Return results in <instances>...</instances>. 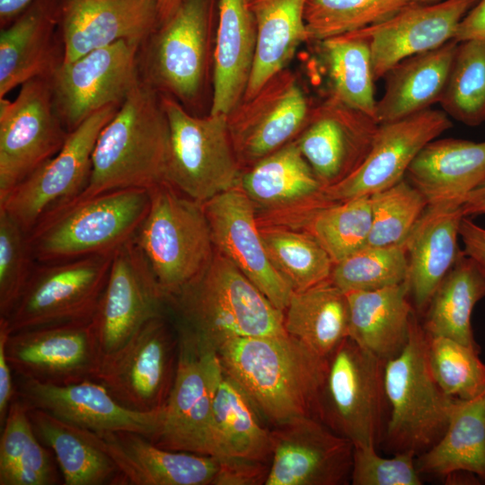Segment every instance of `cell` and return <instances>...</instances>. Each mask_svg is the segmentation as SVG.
I'll use <instances>...</instances> for the list:
<instances>
[{"label":"cell","mask_w":485,"mask_h":485,"mask_svg":"<svg viewBox=\"0 0 485 485\" xmlns=\"http://www.w3.org/2000/svg\"><path fill=\"white\" fill-rule=\"evenodd\" d=\"M284 328L318 355L328 357L348 337L346 293L331 280L293 291L284 311Z\"/></svg>","instance_id":"cell-39"},{"label":"cell","mask_w":485,"mask_h":485,"mask_svg":"<svg viewBox=\"0 0 485 485\" xmlns=\"http://www.w3.org/2000/svg\"><path fill=\"white\" fill-rule=\"evenodd\" d=\"M56 25L53 13L37 4L1 30L0 98L30 80L48 78L63 62Z\"/></svg>","instance_id":"cell-30"},{"label":"cell","mask_w":485,"mask_h":485,"mask_svg":"<svg viewBox=\"0 0 485 485\" xmlns=\"http://www.w3.org/2000/svg\"><path fill=\"white\" fill-rule=\"evenodd\" d=\"M308 232L335 263L367 245L372 228L370 197L332 202L314 212Z\"/></svg>","instance_id":"cell-44"},{"label":"cell","mask_w":485,"mask_h":485,"mask_svg":"<svg viewBox=\"0 0 485 485\" xmlns=\"http://www.w3.org/2000/svg\"><path fill=\"white\" fill-rule=\"evenodd\" d=\"M463 251L485 271V227L463 216L459 230Z\"/></svg>","instance_id":"cell-53"},{"label":"cell","mask_w":485,"mask_h":485,"mask_svg":"<svg viewBox=\"0 0 485 485\" xmlns=\"http://www.w3.org/2000/svg\"><path fill=\"white\" fill-rule=\"evenodd\" d=\"M240 186L254 204L269 207L294 203L319 209L333 202L325 197L296 141L254 163Z\"/></svg>","instance_id":"cell-34"},{"label":"cell","mask_w":485,"mask_h":485,"mask_svg":"<svg viewBox=\"0 0 485 485\" xmlns=\"http://www.w3.org/2000/svg\"><path fill=\"white\" fill-rule=\"evenodd\" d=\"M133 239L114 252L93 320L102 355L118 349L167 309L166 298Z\"/></svg>","instance_id":"cell-20"},{"label":"cell","mask_w":485,"mask_h":485,"mask_svg":"<svg viewBox=\"0 0 485 485\" xmlns=\"http://www.w3.org/2000/svg\"><path fill=\"white\" fill-rule=\"evenodd\" d=\"M5 355L14 376L66 385L93 379L102 353L90 321L12 332Z\"/></svg>","instance_id":"cell-16"},{"label":"cell","mask_w":485,"mask_h":485,"mask_svg":"<svg viewBox=\"0 0 485 485\" xmlns=\"http://www.w3.org/2000/svg\"><path fill=\"white\" fill-rule=\"evenodd\" d=\"M119 106H107L69 132L62 148L0 200L27 233L48 213L76 198L86 188L97 138Z\"/></svg>","instance_id":"cell-13"},{"label":"cell","mask_w":485,"mask_h":485,"mask_svg":"<svg viewBox=\"0 0 485 485\" xmlns=\"http://www.w3.org/2000/svg\"><path fill=\"white\" fill-rule=\"evenodd\" d=\"M408 271L404 243L366 245L335 263L330 280L343 292L376 290L405 282Z\"/></svg>","instance_id":"cell-46"},{"label":"cell","mask_w":485,"mask_h":485,"mask_svg":"<svg viewBox=\"0 0 485 485\" xmlns=\"http://www.w3.org/2000/svg\"><path fill=\"white\" fill-rule=\"evenodd\" d=\"M427 337L431 371L449 397L467 401L485 394V363L479 348L445 337Z\"/></svg>","instance_id":"cell-47"},{"label":"cell","mask_w":485,"mask_h":485,"mask_svg":"<svg viewBox=\"0 0 485 485\" xmlns=\"http://www.w3.org/2000/svg\"><path fill=\"white\" fill-rule=\"evenodd\" d=\"M413 0H308L305 25L308 40L354 32L382 22Z\"/></svg>","instance_id":"cell-45"},{"label":"cell","mask_w":485,"mask_h":485,"mask_svg":"<svg viewBox=\"0 0 485 485\" xmlns=\"http://www.w3.org/2000/svg\"><path fill=\"white\" fill-rule=\"evenodd\" d=\"M179 359V337L165 315L146 322L126 343L101 356L93 380L125 408L161 410L172 388Z\"/></svg>","instance_id":"cell-11"},{"label":"cell","mask_w":485,"mask_h":485,"mask_svg":"<svg viewBox=\"0 0 485 485\" xmlns=\"http://www.w3.org/2000/svg\"><path fill=\"white\" fill-rule=\"evenodd\" d=\"M354 445L317 419L297 418L271 428L265 485H344L350 481Z\"/></svg>","instance_id":"cell-19"},{"label":"cell","mask_w":485,"mask_h":485,"mask_svg":"<svg viewBox=\"0 0 485 485\" xmlns=\"http://www.w3.org/2000/svg\"><path fill=\"white\" fill-rule=\"evenodd\" d=\"M462 210L464 216L485 215V181L464 198Z\"/></svg>","instance_id":"cell-55"},{"label":"cell","mask_w":485,"mask_h":485,"mask_svg":"<svg viewBox=\"0 0 485 485\" xmlns=\"http://www.w3.org/2000/svg\"><path fill=\"white\" fill-rule=\"evenodd\" d=\"M231 378L224 376L216 389L211 417V456L270 463L271 428Z\"/></svg>","instance_id":"cell-37"},{"label":"cell","mask_w":485,"mask_h":485,"mask_svg":"<svg viewBox=\"0 0 485 485\" xmlns=\"http://www.w3.org/2000/svg\"><path fill=\"white\" fill-rule=\"evenodd\" d=\"M405 178L424 196L428 206L462 205L485 181V141L436 138L420 150Z\"/></svg>","instance_id":"cell-28"},{"label":"cell","mask_w":485,"mask_h":485,"mask_svg":"<svg viewBox=\"0 0 485 485\" xmlns=\"http://www.w3.org/2000/svg\"><path fill=\"white\" fill-rule=\"evenodd\" d=\"M33 0H0L1 25L6 26L14 17L27 9Z\"/></svg>","instance_id":"cell-56"},{"label":"cell","mask_w":485,"mask_h":485,"mask_svg":"<svg viewBox=\"0 0 485 485\" xmlns=\"http://www.w3.org/2000/svg\"><path fill=\"white\" fill-rule=\"evenodd\" d=\"M455 40L406 57L384 75V90L376 101V121L392 122L439 103L458 46Z\"/></svg>","instance_id":"cell-31"},{"label":"cell","mask_w":485,"mask_h":485,"mask_svg":"<svg viewBox=\"0 0 485 485\" xmlns=\"http://www.w3.org/2000/svg\"><path fill=\"white\" fill-rule=\"evenodd\" d=\"M257 47L248 0H219L210 113L227 115L243 98Z\"/></svg>","instance_id":"cell-29"},{"label":"cell","mask_w":485,"mask_h":485,"mask_svg":"<svg viewBox=\"0 0 485 485\" xmlns=\"http://www.w3.org/2000/svg\"><path fill=\"white\" fill-rule=\"evenodd\" d=\"M116 465L120 485H213L215 456L162 448L132 431L96 433Z\"/></svg>","instance_id":"cell-26"},{"label":"cell","mask_w":485,"mask_h":485,"mask_svg":"<svg viewBox=\"0 0 485 485\" xmlns=\"http://www.w3.org/2000/svg\"><path fill=\"white\" fill-rule=\"evenodd\" d=\"M308 0H248L257 31L255 58L242 99L253 96L286 68L308 40L304 14Z\"/></svg>","instance_id":"cell-36"},{"label":"cell","mask_w":485,"mask_h":485,"mask_svg":"<svg viewBox=\"0 0 485 485\" xmlns=\"http://www.w3.org/2000/svg\"><path fill=\"white\" fill-rule=\"evenodd\" d=\"M223 376L216 352L179 340L174 383L150 441L167 450L211 455L212 406Z\"/></svg>","instance_id":"cell-15"},{"label":"cell","mask_w":485,"mask_h":485,"mask_svg":"<svg viewBox=\"0 0 485 485\" xmlns=\"http://www.w3.org/2000/svg\"><path fill=\"white\" fill-rule=\"evenodd\" d=\"M203 206L215 250L284 313L293 290L269 258L255 219L253 201L236 185Z\"/></svg>","instance_id":"cell-21"},{"label":"cell","mask_w":485,"mask_h":485,"mask_svg":"<svg viewBox=\"0 0 485 485\" xmlns=\"http://www.w3.org/2000/svg\"><path fill=\"white\" fill-rule=\"evenodd\" d=\"M452 127L450 118L436 109L380 123L365 160L345 179L324 188L325 197L341 202L370 197L395 185L405 179L420 150Z\"/></svg>","instance_id":"cell-18"},{"label":"cell","mask_w":485,"mask_h":485,"mask_svg":"<svg viewBox=\"0 0 485 485\" xmlns=\"http://www.w3.org/2000/svg\"><path fill=\"white\" fill-rule=\"evenodd\" d=\"M139 48L119 40L55 69L48 77L54 105L68 132L98 110L120 106L140 81Z\"/></svg>","instance_id":"cell-14"},{"label":"cell","mask_w":485,"mask_h":485,"mask_svg":"<svg viewBox=\"0 0 485 485\" xmlns=\"http://www.w3.org/2000/svg\"><path fill=\"white\" fill-rule=\"evenodd\" d=\"M348 304V337L384 361L401 352L416 312L407 282L376 290L345 292Z\"/></svg>","instance_id":"cell-32"},{"label":"cell","mask_w":485,"mask_h":485,"mask_svg":"<svg viewBox=\"0 0 485 485\" xmlns=\"http://www.w3.org/2000/svg\"><path fill=\"white\" fill-rule=\"evenodd\" d=\"M114 253L36 262L5 317L12 332L90 322L98 309Z\"/></svg>","instance_id":"cell-9"},{"label":"cell","mask_w":485,"mask_h":485,"mask_svg":"<svg viewBox=\"0 0 485 485\" xmlns=\"http://www.w3.org/2000/svg\"><path fill=\"white\" fill-rule=\"evenodd\" d=\"M372 228L367 245L405 242L428 207L424 196L405 178L370 196Z\"/></svg>","instance_id":"cell-48"},{"label":"cell","mask_w":485,"mask_h":485,"mask_svg":"<svg viewBox=\"0 0 485 485\" xmlns=\"http://www.w3.org/2000/svg\"><path fill=\"white\" fill-rule=\"evenodd\" d=\"M160 16L161 23L168 20L186 0H154Z\"/></svg>","instance_id":"cell-57"},{"label":"cell","mask_w":485,"mask_h":485,"mask_svg":"<svg viewBox=\"0 0 485 485\" xmlns=\"http://www.w3.org/2000/svg\"><path fill=\"white\" fill-rule=\"evenodd\" d=\"M315 42L327 77L328 98L375 118V80L367 41L348 33Z\"/></svg>","instance_id":"cell-40"},{"label":"cell","mask_w":485,"mask_h":485,"mask_svg":"<svg viewBox=\"0 0 485 485\" xmlns=\"http://www.w3.org/2000/svg\"><path fill=\"white\" fill-rule=\"evenodd\" d=\"M216 353L224 374L242 388L271 428L297 418L319 419L326 357L295 337L236 338Z\"/></svg>","instance_id":"cell-1"},{"label":"cell","mask_w":485,"mask_h":485,"mask_svg":"<svg viewBox=\"0 0 485 485\" xmlns=\"http://www.w3.org/2000/svg\"><path fill=\"white\" fill-rule=\"evenodd\" d=\"M1 427L0 485L57 484L52 455L37 437L27 405L16 395Z\"/></svg>","instance_id":"cell-41"},{"label":"cell","mask_w":485,"mask_h":485,"mask_svg":"<svg viewBox=\"0 0 485 485\" xmlns=\"http://www.w3.org/2000/svg\"><path fill=\"white\" fill-rule=\"evenodd\" d=\"M160 24L154 0H66L60 23L63 62L119 40L141 47Z\"/></svg>","instance_id":"cell-25"},{"label":"cell","mask_w":485,"mask_h":485,"mask_svg":"<svg viewBox=\"0 0 485 485\" xmlns=\"http://www.w3.org/2000/svg\"><path fill=\"white\" fill-rule=\"evenodd\" d=\"M416 467L421 476L467 473L485 481V394L455 400L444 435L416 457Z\"/></svg>","instance_id":"cell-35"},{"label":"cell","mask_w":485,"mask_h":485,"mask_svg":"<svg viewBox=\"0 0 485 485\" xmlns=\"http://www.w3.org/2000/svg\"><path fill=\"white\" fill-rule=\"evenodd\" d=\"M485 39V0H479L458 25L454 40L458 42Z\"/></svg>","instance_id":"cell-54"},{"label":"cell","mask_w":485,"mask_h":485,"mask_svg":"<svg viewBox=\"0 0 485 485\" xmlns=\"http://www.w3.org/2000/svg\"><path fill=\"white\" fill-rule=\"evenodd\" d=\"M149 192L148 212L133 240L167 299L198 278L216 251L202 203L167 182Z\"/></svg>","instance_id":"cell-6"},{"label":"cell","mask_w":485,"mask_h":485,"mask_svg":"<svg viewBox=\"0 0 485 485\" xmlns=\"http://www.w3.org/2000/svg\"><path fill=\"white\" fill-rule=\"evenodd\" d=\"M485 297V271L461 250L452 268L434 292L421 322L429 337H445L479 348L471 317Z\"/></svg>","instance_id":"cell-38"},{"label":"cell","mask_w":485,"mask_h":485,"mask_svg":"<svg viewBox=\"0 0 485 485\" xmlns=\"http://www.w3.org/2000/svg\"><path fill=\"white\" fill-rule=\"evenodd\" d=\"M68 135L48 78L24 83L13 101L0 98V200L52 158Z\"/></svg>","instance_id":"cell-12"},{"label":"cell","mask_w":485,"mask_h":485,"mask_svg":"<svg viewBox=\"0 0 485 485\" xmlns=\"http://www.w3.org/2000/svg\"><path fill=\"white\" fill-rule=\"evenodd\" d=\"M28 412L37 437L53 452L65 485H120L119 471L95 432L40 409L28 407Z\"/></svg>","instance_id":"cell-33"},{"label":"cell","mask_w":485,"mask_h":485,"mask_svg":"<svg viewBox=\"0 0 485 485\" xmlns=\"http://www.w3.org/2000/svg\"><path fill=\"white\" fill-rule=\"evenodd\" d=\"M413 1L416 3H420V4H431V3H436L442 0H413Z\"/></svg>","instance_id":"cell-58"},{"label":"cell","mask_w":485,"mask_h":485,"mask_svg":"<svg viewBox=\"0 0 485 485\" xmlns=\"http://www.w3.org/2000/svg\"><path fill=\"white\" fill-rule=\"evenodd\" d=\"M11 331L0 318V425L2 426L11 402L15 397L14 375L5 355V343Z\"/></svg>","instance_id":"cell-52"},{"label":"cell","mask_w":485,"mask_h":485,"mask_svg":"<svg viewBox=\"0 0 485 485\" xmlns=\"http://www.w3.org/2000/svg\"><path fill=\"white\" fill-rule=\"evenodd\" d=\"M170 125L165 181L202 204L237 185L240 161L225 114L191 115L163 95Z\"/></svg>","instance_id":"cell-8"},{"label":"cell","mask_w":485,"mask_h":485,"mask_svg":"<svg viewBox=\"0 0 485 485\" xmlns=\"http://www.w3.org/2000/svg\"><path fill=\"white\" fill-rule=\"evenodd\" d=\"M385 363L349 337L326 357L318 419L354 446L377 448L384 440L389 418Z\"/></svg>","instance_id":"cell-7"},{"label":"cell","mask_w":485,"mask_h":485,"mask_svg":"<svg viewBox=\"0 0 485 485\" xmlns=\"http://www.w3.org/2000/svg\"><path fill=\"white\" fill-rule=\"evenodd\" d=\"M35 264L28 233L0 209V317L13 306Z\"/></svg>","instance_id":"cell-49"},{"label":"cell","mask_w":485,"mask_h":485,"mask_svg":"<svg viewBox=\"0 0 485 485\" xmlns=\"http://www.w3.org/2000/svg\"><path fill=\"white\" fill-rule=\"evenodd\" d=\"M211 1L186 0L141 46V80L181 103L199 96L211 61Z\"/></svg>","instance_id":"cell-10"},{"label":"cell","mask_w":485,"mask_h":485,"mask_svg":"<svg viewBox=\"0 0 485 485\" xmlns=\"http://www.w3.org/2000/svg\"><path fill=\"white\" fill-rule=\"evenodd\" d=\"M15 395L28 407L95 433L132 431L152 440L161 422L162 409L150 412L128 410L93 379L57 385L14 376Z\"/></svg>","instance_id":"cell-22"},{"label":"cell","mask_w":485,"mask_h":485,"mask_svg":"<svg viewBox=\"0 0 485 485\" xmlns=\"http://www.w3.org/2000/svg\"><path fill=\"white\" fill-rule=\"evenodd\" d=\"M312 108L296 76L285 68L226 115L239 161L256 163L302 131Z\"/></svg>","instance_id":"cell-17"},{"label":"cell","mask_w":485,"mask_h":485,"mask_svg":"<svg viewBox=\"0 0 485 485\" xmlns=\"http://www.w3.org/2000/svg\"><path fill=\"white\" fill-rule=\"evenodd\" d=\"M478 1L412 2L389 19L349 34L367 41L377 81L401 60L454 40L462 19Z\"/></svg>","instance_id":"cell-24"},{"label":"cell","mask_w":485,"mask_h":485,"mask_svg":"<svg viewBox=\"0 0 485 485\" xmlns=\"http://www.w3.org/2000/svg\"><path fill=\"white\" fill-rule=\"evenodd\" d=\"M213 485H265L270 463L243 458H217Z\"/></svg>","instance_id":"cell-51"},{"label":"cell","mask_w":485,"mask_h":485,"mask_svg":"<svg viewBox=\"0 0 485 485\" xmlns=\"http://www.w3.org/2000/svg\"><path fill=\"white\" fill-rule=\"evenodd\" d=\"M384 385L389 418L382 445L392 454L416 456L444 435L456 399L439 386L428 357V337L417 313L400 354L386 361Z\"/></svg>","instance_id":"cell-5"},{"label":"cell","mask_w":485,"mask_h":485,"mask_svg":"<svg viewBox=\"0 0 485 485\" xmlns=\"http://www.w3.org/2000/svg\"><path fill=\"white\" fill-rule=\"evenodd\" d=\"M269 258L293 291L330 280L334 262L309 233L279 227H260Z\"/></svg>","instance_id":"cell-42"},{"label":"cell","mask_w":485,"mask_h":485,"mask_svg":"<svg viewBox=\"0 0 485 485\" xmlns=\"http://www.w3.org/2000/svg\"><path fill=\"white\" fill-rule=\"evenodd\" d=\"M463 216L461 204L428 206L404 242L409 264L406 282L417 313H425L461 251L458 238Z\"/></svg>","instance_id":"cell-27"},{"label":"cell","mask_w":485,"mask_h":485,"mask_svg":"<svg viewBox=\"0 0 485 485\" xmlns=\"http://www.w3.org/2000/svg\"><path fill=\"white\" fill-rule=\"evenodd\" d=\"M439 104L449 118L466 126L485 121V39L458 43Z\"/></svg>","instance_id":"cell-43"},{"label":"cell","mask_w":485,"mask_h":485,"mask_svg":"<svg viewBox=\"0 0 485 485\" xmlns=\"http://www.w3.org/2000/svg\"><path fill=\"white\" fill-rule=\"evenodd\" d=\"M149 205V190L127 189L61 206L28 233L33 258L53 262L114 253L135 237Z\"/></svg>","instance_id":"cell-4"},{"label":"cell","mask_w":485,"mask_h":485,"mask_svg":"<svg viewBox=\"0 0 485 485\" xmlns=\"http://www.w3.org/2000/svg\"><path fill=\"white\" fill-rule=\"evenodd\" d=\"M166 302L179 339L202 349L217 352L233 339L287 333L284 313L216 251L206 269Z\"/></svg>","instance_id":"cell-2"},{"label":"cell","mask_w":485,"mask_h":485,"mask_svg":"<svg viewBox=\"0 0 485 485\" xmlns=\"http://www.w3.org/2000/svg\"><path fill=\"white\" fill-rule=\"evenodd\" d=\"M169 146L162 94L140 78L101 129L88 184L72 201L118 190H151L166 182Z\"/></svg>","instance_id":"cell-3"},{"label":"cell","mask_w":485,"mask_h":485,"mask_svg":"<svg viewBox=\"0 0 485 485\" xmlns=\"http://www.w3.org/2000/svg\"><path fill=\"white\" fill-rule=\"evenodd\" d=\"M416 455L399 453L383 457L377 448L354 446L350 483L353 485H421Z\"/></svg>","instance_id":"cell-50"},{"label":"cell","mask_w":485,"mask_h":485,"mask_svg":"<svg viewBox=\"0 0 485 485\" xmlns=\"http://www.w3.org/2000/svg\"><path fill=\"white\" fill-rule=\"evenodd\" d=\"M378 126L373 116L327 97L312 108L296 143L324 189L362 163Z\"/></svg>","instance_id":"cell-23"}]
</instances>
